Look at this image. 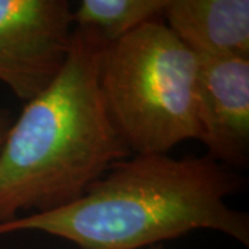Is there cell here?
I'll list each match as a JSON object with an SVG mask.
<instances>
[{
    "mask_svg": "<svg viewBox=\"0 0 249 249\" xmlns=\"http://www.w3.org/2000/svg\"><path fill=\"white\" fill-rule=\"evenodd\" d=\"M13 121H14V118H13L9 109L0 108V148H1V145L4 142V139L7 136V132H9Z\"/></svg>",
    "mask_w": 249,
    "mask_h": 249,
    "instance_id": "cell-8",
    "label": "cell"
},
{
    "mask_svg": "<svg viewBox=\"0 0 249 249\" xmlns=\"http://www.w3.org/2000/svg\"><path fill=\"white\" fill-rule=\"evenodd\" d=\"M198 140L231 169L249 160V58H198Z\"/></svg>",
    "mask_w": 249,
    "mask_h": 249,
    "instance_id": "cell-5",
    "label": "cell"
},
{
    "mask_svg": "<svg viewBox=\"0 0 249 249\" xmlns=\"http://www.w3.org/2000/svg\"><path fill=\"white\" fill-rule=\"evenodd\" d=\"M244 184L240 173L208 155H130L73 204L18 216L0 226V237L40 231L79 249H144L213 230L248 247V213L227 204Z\"/></svg>",
    "mask_w": 249,
    "mask_h": 249,
    "instance_id": "cell-1",
    "label": "cell"
},
{
    "mask_svg": "<svg viewBox=\"0 0 249 249\" xmlns=\"http://www.w3.org/2000/svg\"><path fill=\"white\" fill-rule=\"evenodd\" d=\"M106 40L75 28L58 76L29 100L0 148V226L21 212L73 204L132 154L108 116L98 85Z\"/></svg>",
    "mask_w": 249,
    "mask_h": 249,
    "instance_id": "cell-2",
    "label": "cell"
},
{
    "mask_svg": "<svg viewBox=\"0 0 249 249\" xmlns=\"http://www.w3.org/2000/svg\"><path fill=\"white\" fill-rule=\"evenodd\" d=\"M73 10L65 0H0V82L29 101L71 53Z\"/></svg>",
    "mask_w": 249,
    "mask_h": 249,
    "instance_id": "cell-4",
    "label": "cell"
},
{
    "mask_svg": "<svg viewBox=\"0 0 249 249\" xmlns=\"http://www.w3.org/2000/svg\"><path fill=\"white\" fill-rule=\"evenodd\" d=\"M163 22L196 58H249L248 0H169Z\"/></svg>",
    "mask_w": 249,
    "mask_h": 249,
    "instance_id": "cell-6",
    "label": "cell"
},
{
    "mask_svg": "<svg viewBox=\"0 0 249 249\" xmlns=\"http://www.w3.org/2000/svg\"><path fill=\"white\" fill-rule=\"evenodd\" d=\"M198 58L163 19L106 43L98 85L108 116L132 155L168 154L198 140Z\"/></svg>",
    "mask_w": 249,
    "mask_h": 249,
    "instance_id": "cell-3",
    "label": "cell"
},
{
    "mask_svg": "<svg viewBox=\"0 0 249 249\" xmlns=\"http://www.w3.org/2000/svg\"><path fill=\"white\" fill-rule=\"evenodd\" d=\"M169 0H82L72 13L75 28L97 32L107 43L147 22L163 19Z\"/></svg>",
    "mask_w": 249,
    "mask_h": 249,
    "instance_id": "cell-7",
    "label": "cell"
},
{
    "mask_svg": "<svg viewBox=\"0 0 249 249\" xmlns=\"http://www.w3.org/2000/svg\"><path fill=\"white\" fill-rule=\"evenodd\" d=\"M144 249H163V247H162V245H154V247H148V248Z\"/></svg>",
    "mask_w": 249,
    "mask_h": 249,
    "instance_id": "cell-9",
    "label": "cell"
}]
</instances>
